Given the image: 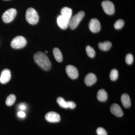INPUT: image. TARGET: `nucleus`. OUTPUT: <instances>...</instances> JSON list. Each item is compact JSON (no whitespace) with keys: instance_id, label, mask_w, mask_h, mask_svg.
<instances>
[{"instance_id":"4","label":"nucleus","mask_w":135,"mask_h":135,"mask_svg":"<svg viewBox=\"0 0 135 135\" xmlns=\"http://www.w3.org/2000/svg\"><path fill=\"white\" fill-rule=\"evenodd\" d=\"M27 41L24 37L21 36H17L11 41V45L13 48L20 49L23 48L26 45Z\"/></svg>"},{"instance_id":"23","label":"nucleus","mask_w":135,"mask_h":135,"mask_svg":"<svg viewBox=\"0 0 135 135\" xmlns=\"http://www.w3.org/2000/svg\"><path fill=\"white\" fill-rule=\"evenodd\" d=\"M124 25V22L123 20H118L114 23V28L116 29H120L123 27Z\"/></svg>"},{"instance_id":"16","label":"nucleus","mask_w":135,"mask_h":135,"mask_svg":"<svg viewBox=\"0 0 135 135\" xmlns=\"http://www.w3.org/2000/svg\"><path fill=\"white\" fill-rule=\"evenodd\" d=\"M53 55L56 60L60 62L63 60V56L60 50L57 48H55L53 50Z\"/></svg>"},{"instance_id":"9","label":"nucleus","mask_w":135,"mask_h":135,"mask_svg":"<svg viewBox=\"0 0 135 135\" xmlns=\"http://www.w3.org/2000/svg\"><path fill=\"white\" fill-rule=\"evenodd\" d=\"M45 119L49 122L51 123H57L60 120L59 114L54 112L48 113L45 115Z\"/></svg>"},{"instance_id":"18","label":"nucleus","mask_w":135,"mask_h":135,"mask_svg":"<svg viewBox=\"0 0 135 135\" xmlns=\"http://www.w3.org/2000/svg\"><path fill=\"white\" fill-rule=\"evenodd\" d=\"M61 15L71 19L72 15V10L67 7L63 8L61 10Z\"/></svg>"},{"instance_id":"1","label":"nucleus","mask_w":135,"mask_h":135,"mask_svg":"<svg viewBox=\"0 0 135 135\" xmlns=\"http://www.w3.org/2000/svg\"><path fill=\"white\" fill-rule=\"evenodd\" d=\"M35 61L41 68L45 71H49L51 67L50 60L46 54L38 52L34 56Z\"/></svg>"},{"instance_id":"22","label":"nucleus","mask_w":135,"mask_h":135,"mask_svg":"<svg viewBox=\"0 0 135 135\" xmlns=\"http://www.w3.org/2000/svg\"><path fill=\"white\" fill-rule=\"evenodd\" d=\"M110 77L112 81L116 80L118 79V70L115 69H113L110 73Z\"/></svg>"},{"instance_id":"24","label":"nucleus","mask_w":135,"mask_h":135,"mask_svg":"<svg viewBox=\"0 0 135 135\" xmlns=\"http://www.w3.org/2000/svg\"><path fill=\"white\" fill-rule=\"evenodd\" d=\"M134 61V58L133 55L131 54H128L126 56V63L128 65H131Z\"/></svg>"},{"instance_id":"8","label":"nucleus","mask_w":135,"mask_h":135,"mask_svg":"<svg viewBox=\"0 0 135 135\" xmlns=\"http://www.w3.org/2000/svg\"><path fill=\"white\" fill-rule=\"evenodd\" d=\"M66 71L68 75L72 79H76L79 77V72L74 66L67 65L66 68Z\"/></svg>"},{"instance_id":"11","label":"nucleus","mask_w":135,"mask_h":135,"mask_svg":"<svg viewBox=\"0 0 135 135\" xmlns=\"http://www.w3.org/2000/svg\"><path fill=\"white\" fill-rule=\"evenodd\" d=\"M11 78V73L8 69H5L2 72L0 76V83L5 84L9 81Z\"/></svg>"},{"instance_id":"28","label":"nucleus","mask_w":135,"mask_h":135,"mask_svg":"<svg viewBox=\"0 0 135 135\" xmlns=\"http://www.w3.org/2000/svg\"><path fill=\"white\" fill-rule=\"evenodd\" d=\"M18 116H19L20 118H24L26 116V114L23 111H20L18 112L17 114Z\"/></svg>"},{"instance_id":"17","label":"nucleus","mask_w":135,"mask_h":135,"mask_svg":"<svg viewBox=\"0 0 135 135\" xmlns=\"http://www.w3.org/2000/svg\"><path fill=\"white\" fill-rule=\"evenodd\" d=\"M99 47L101 50L107 51L109 50L112 46V44L110 42L107 41L104 42H100L99 44Z\"/></svg>"},{"instance_id":"19","label":"nucleus","mask_w":135,"mask_h":135,"mask_svg":"<svg viewBox=\"0 0 135 135\" xmlns=\"http://www.w3.org/2000/svg\"><path fill=\"white\" fill-rule=\"evenodd\" d=\"M16 100V96L13 94L9 95L7 98L6 101V104L7 106H11L15 102Z\"/></svg>"},{"instance_id":"26","label":"nucleus","mask_w":135,"mask_h":135,"mask_svg":"<svg viewBox=\"0 0 135 135\" xmlns=\"http://www.w3.org/2000/svg\"><path fill=\"white\" fill-rule=\"evenodd\" d=\"M68 108L71 109H74L76 107V104L73 101H67Z\"/></svg>"},{"instance_id":"10","label":"nucleus","mask_w":135,"mask_h":135,"mask_svg":"<svg viewBox=\"0 0 135 135\" xmlns=\"http://www.w3.org/2000/svg\"><path fill=\"white\" fill-rule=\"evenodd\" d=\"M101 27V24L98 20L93 18L90 20L89 24V28L92 32H98L100 31Z\"/></svg>"},{"instance_id":"7","label":"nucleus","mask_w":135,"mask_h":135,"mask_svg":"<svg viewBox=\"0 0 135 135\" xmlns=\"http://www.w3.org/2000/svg\"><path fill=\"white\" fill-rule=\"evenodd\" d=\"M70 19L62 15H59L57 17V22L59 26L61 29H67L69 25Z\"/></svg>"},{"instance_id":"21","label":"nucleus","mask_w":135,"mask_h":135,"mask_svg":"<svg viewBox=\"0 0 135 135\" xmlns=\"http://www.w3.org/2000/svg\"><path fill=\"white\" fill-rule=\"evenodd\" d=\"M86 51L87 55L90 57L93 58L95 55V51L92 47L90 46H87L86 47Z\"/></svg>"},{"instance_id":"14","label":"nucleus","mask_w":135,"mask_h":135,"mask_svg":"<svg viewBox=\"0 0 135 135\" xmlns=\"http://www.w3.org/2000/svg\"><path fill=\"white\" fill-rule=\"evenodd\" d=\"M121 101L124 107L126 108H129L131 105V101L130 97L127 94H124L122 95Z\"/></svg>"},{"instance_id":"2","label":"nucleus","mask_w":135,"mask_h":135,"mask_svg":"<svg viewBox=\"0 0 135 135\" xmlns=\"http://www.w3.org/2000/svg\"><path fill=\"white\" fill-rule=\"evenodd\" d=\"M26 17L27 22L31 25H35L38 22L39 17L37 11L32 8H29L27 10Z\"/></svg>"},{"instance_id":"13","label":"nucleus","mask_w":135,"mask_h":135,"mask_svg":"<svg viewBox=\"0 0 135 135\" xmlns=\"http://www.w3.org/2000/svg\"><path fill=\"white\" fill-rule=\"evenodd\" d=\"M97 81V77L94 74L90 73L87 74L84 79V82L88 86H91L95 84Z\"/></svg>"},{"instance_id":"15","label":"nucleus","mask_w":135,"mask_h":135,"mask_svg":"<svg viewBox=\"0 0 135 135\" xmlns=\"http://www.w3.org/2000/svg\"><path fill=\"white\" fill-rule=\"evenodd\" d=\"M98 99L101 102H105L107 100L108 95L107 92L104 89L99 90L97 94Z\"/></svg>"},{"instance_id":"12","label":"nucleus","mask_w":135,"mask_h":135,"mask_svg":"<svg viewBox=\"0 0 135 135\" xmlns=\"http://www.w3.org/2000/svg\"><path fill=\"white\" fill-rule=\"evenodd\" d=\"M110 111L112 113L118 117L123 116V113L120 107L117 104L112 105L110 107Z\"/></svg>"},{"instance_id":"6","label":"nucleus","mask_w":135,"mask_h":135,"mask_svg":"<svg viewBox=\"0 0 135 135\" xmlns=\"http://www.w3.org/2000/svg\"><path fill=\"white\" fill-rule=\"evenodd\" d=\"M102 6L104 11L107 15H113L115 12L114 5L110 1H104L102 3Z\"/></svg>"},{"instance_id":"20","label":"nucleus","mask_w":135,"mask_h":135,"mask_svg":"<svg viewBox=\"0 0 135 135\" xmlns=\"http://www.w3.org/2000/svg\"><path fill=\"white\" fill-rule=\"evenodd\" d=\"M57 103L59 104V106L62 107L65 109H68V106L67 101H66L65 99L62 97H59L57 99Z\"/></svg>"},{"instance_id":"25","label":"nucleus","mask_w":135,"mask_h":135,"mask_svg":"<svg viewBox=\"0 0 135 135\" xmlns=\"http://www.w3.org/2000/svg\"><path fill=\"white\" fill-rule=\"evenodd\" d=\"M97 133L98 135H107L106 131L102 127L98 128L97 129Z\"/></svg>"},{"instance_id":"27","label":"nucleus","mask_w":135,"mask_h":135,"mask_svg":"<svg viewBox=\"0 0 135 135\" xmlns=\"http://www.w3.org/2000/svg\"><path fill=\"white\" fill-rule=\"evenodd\" d=\"M18 108L21 110V111H23L26 109V106L25 104L22 103L19 105Z\"/></svg>"},{"instance_id":"30","label":"nucleus","mask_w":135,"mask_h":135,"mask_svg":"<svg viewBox=\"0 0 135 135\" xmlns=\"http://www.w3.org/2000/svg\"><path fill=\"white\" fill-rule=\"evenodd\" d=\"M4 1H8V0H4Z\"/></svg>"},{"instance_id":"29","label":"nucleus","mask_w":135,"mask_h":135,"mask_svg":"<svg viewBox=\"0 0 135 135\" xmlns=\"http://www.w3.org/2000/svg\"><path fill=\"white\" fill-rule=\"evenodd\" d=\"M45 53H48V51H45Z\"/></svg>"},{"instance_id":"3","label":"nucleus","mask_w":135,"mask_h":135,"mask_svg":"<svg viewBox=\"0 0 135 135\" xmlns=\"http://www.w3.org/2000/svg\"><path fill=\"white\" fill-rule=\"evenodd\" d=\"M85 16V13L84 11H81L74 15L71 18L69 23V26L71 29H74L76 28L80 23L83 18Z\"/></svg>"},{"instance_id":"5","label":"nucleus","mask_w":135,"mask_h":135,"mask_svg":"<svg viewBox=\"0 0 135 135\" xmlns=\"http://www.w3.org/2000/svg\"><path fill=\"white\" fill-rule=\"evenodd\" d=\"M17 15L16 10L15 8H10L5 11L3 14V21L5 23L12 22Z\"/></svg>"}]
</instances>
